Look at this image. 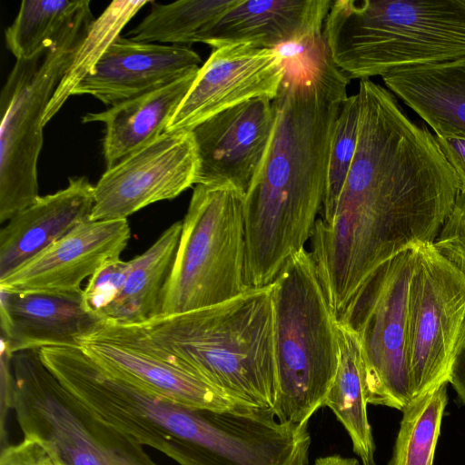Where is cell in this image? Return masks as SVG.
<instances>
[{"mask_svg":"<svg viewBox=\"0 0 465 465\" xmlns=\"http://www.w3.org/2000/svg\"><path fill=\"white\" fill-rule=\"evenodd\" d=\"M447 401V384L410 401L402 411L389 465L433 464Z\"/></svg>","mask_w":465,"mask_h":465,"instance_id":"cell-26","label":"cell"},{"mask_svg":"<svg viewBox=\"0 0 465 465\" xmlns=\"http://www.w3.org/2000/svg\"><path fill=\"white\" fill-rule=\"evenodd\" d=\"M198 161L191 131L165 132L106 169L94 186L90 221L124 220L195 184Z\"/></svg>","mask_w":465,"mask_h":465,"instance_id":"cell-11","label":"cell"},{"mask_svg":"<svg viewBox=\"0 0 465 465\" xmlns=\"http://www.w3.org/2000/svg\"><path fill=\"white\" fill-rule=\"evenodd\" d=\"M433 245L465 275V193H460Z\"/></svg>","mask_w":465,"mask_h":465,"instance_id":"cell-30","label":"cell"},{"mask_svg":"<svg viewBox=\"0 0 465 465\" xmlns=\"http://www.w3.org/2000/svg\"><path fill=\"white\" fill-rule=\"evenodd\" d=\"M338 341L339 365L323 407L329 408L346 430L361 464L376 465L375 444L363 388L361 347L353 331L339 321Z\"/></svg>","mask_w":465,"mask_h":465,"instance_id":"cell-23","label":"cell"},{"mask_svg":"<svg viewBox=\"0 0 465 465\" xmlns=\"http://www.w3.org/2000/svg\"><path fill=\"white\" fill-rule=\"evenodd\" d=\"M276 391L273 414L307 424L339 365L338 319L310 251L292 256L272 282Z\"/></svg>","mask_w":465,"mask_h":465,"instance_id":"cell-5","label":"cell"},{"mask_svg":"<svg viewBox=\"0 0 465 465\" xmlns=\"http://www.w3.org/2000/svg\"><path fill=\"white\" fill-rule=\"evenodd\" d=\"M4 352L3 398L24 437L45 444L63 465H158L143 446L82 408L44 364L39 350Z\"/></svg>","mask_w":465,"mask_h":465,"instance_id":"cell-7","label":"cell"},{"mask_svg":"<svg viewBox=\"0 0 465 465\" xmlns=\"http://www.w3.org/2000/svg\"><path fill=\"white\" fill-rule=\"evenodd\" d=\"M272 100L274 126L244 199L246 282H274L311 240L322 209L331 140L350 79L332 62L323 35L293 46Z\"/></svg>","mask_w":465,"mask_h":465,"instance_id":"cell-2","label":"cell"},{"mask_svg":"<svg viewBox=\"0 0 465 465\" xmlns=\"http://www.w3.org/2000/svg\"><path fill=\"white\" fill-rule=\"evenodd\" d=\"M0 465H63L54 452L39 440L24 437L16 444L4 448Z\"/></svg>","mask_w":465,"mask_h":465,"instance_id":"cell-31","label":"cell"},{"mask_svg":"<svg viewBox=\"0 0 465 465\" xmlns=\"http://www.w3.org/2000/svg\"><path fill=\"white\" fill-rule=\"evenodd\" d=\"M435 138L459 179L460 193H465V138L440 135Z\"/></svg>","mask_w":465,"mask_h":465,"instance_id":"cell-32","label":"cell"},{"mask_svg":"<svg viewBox=\"0 0 465 465\" xmlns=\"http://www.w3.org/2000/svg\"><path fill=\"white\" fill-rule=\"evenodd\" d=\"M273 126L272 100L257 97L193 128L198 161L195 184L228 185L246 195L262 166Z\"/></svg>","mask_w":465,"mask_h":465,"instance_id":"cell-13","label":"cell"},{"mask_svg":"<svg viewBox=\"0 0 465 465\" xmlns=\"http://www.w3.org/2000/svg\"><path fill=\"white\" fill-rule=\"evenodd\" d=\"M449 383L451 384L460 401L465 404V322L457 344Z\"/></svg>","mask_w":465,"mask_h":465,"instance_id":"cell-33","label":"cell"},{"mask_svg":"<svg viewBox=\"0 0 465 465\" xmlns=\"http://www.w3.org/2000/svg\"><path fill=\"white\" fill-rule=\"evenodd\" d=\"M83 1H22L16 18L5 31L6 47L16 60L31 58L78 10Z\"/></svg>","mask_w":465,"mask_h":465,"instance_id":"cell-27","label":"cell"},{"mask_svg":"<svg viewBox=\"0 0 465 465\" xmlns=\"http://www.w3.org/2000/svg\"><path fill=\"white\" fill-rule=\"evenodd\" d=\"M323 37L350 80L452 61L465 56V0L332 1Z\"/></svg>","mask_w":465,"mask_h":465,"instance_id":"cell-4","label":"cell"},{"mask_svg":"<svg viewBox=\"0 0 465 465\" xmlns=\"http://www.w3.org/2000/svg\"><path fill=\"white\" fill-rule=\"evenodd\" d=\"M358 94L348 96L336 119L331 140L326 190L320 219L330 223L355 154L359 128Z\"/></svg>","mask_w":465,"mask_h":465,"instance_id":"cell-28","label":"cell"},{"mask_svg":"<svg viewBox=\"0 0 465 465\" xmlns=\"http://www.w3.org/2000/svg\"><path fill=\"white\" fill-rule=\"evenodd\" d=\"M93 335L153 353L239 402L272 411V283L250 287L216 305L139 324L104 322Z\"/></svg>","mask_w":465,"mask_h":465,"instance_id":"cell-3","label":"cell"},{"mask_svg":"<svg viewBox=\"0 0 465 465\" xmlns=\"http://www.w3.org/2000/svg\"><path fill=\"white\" fill-rule=\"evenodd\" d=\"M182 221L171 224L130 267L120 298L106 322L139 324L162 315L163 292L175 259Z\"/></svg>","mask_w":465,"mask_h":465,"instance_id":"cell-22","label":"cell"},{"mask_svg":"<svg viewBox=\"0 0 465 465\" xmlns=\"http://www.w3.org/2000/svg\"><path fill=\"white\" fill-rule=\"evenodd\" d=\"M131 238L127 219L88 221L0 280L6 292H66L81 289L104 262L119 258Z\"/></svg>","mask_w":465,"mask_h":465,"instance_id":"cell-14","label":"cell"},{"mask_svg":"<svg viewBox=\"0 0 465 465\" xmlns=\"http://www.w3.org/2000/svg\"><path fill=\"white\" fill-rule=\"evenodd\" d=\"M244 199L232 186H194L163 289L162 315L216 305L250 288Z\"/></svg>","mask_w":465,"mask_h":465,"instance_id":"cell-8","label":"cell"},{"mask_svg":"<svg viewBox=\"0 0 465 465\" xmlns=\"http://www.w3.org/2000/svg\"><path fill=\"white\" fill-rule=\"evenodd\" d=\"M331 0H238L216 22L201 31L194 43L213 49L244 44L277 48L320 36Z\"/></svg>","mask_w":465,"mask_h":465,"instance_id":"cell-17","label":"cell"},{"mask_svg":"<svg viewBox=\"0 0 465 465\" xmlns=\"http://www.w3.org/2000/svg\"><path fill=\"white\" fill-rule=\"evenodd\" d=\"M285 71L284 59L275 48L238 44L213 49L166 132L191 131L208 118L257 97L273 100Z\"/></svg>","mask_w":465,"mask_h":465,"instance_id":"cell-12","label":"cell"},{"mask_svg":"<svg viewBox=\"0 0 465 465\" xmlns=\"http://www.w3.org/2000/svg\"><path fill=\"white\" fill-rule=\"evenodd\" d=\"M129 261L120 257L104 262L89 279L84 291L86 309L104 323L121 296L129 272Z\"/></svg>","mask_w":465,"mask_h":465,"instance_id":"cell-29","label":"cell"},{"mask_svg":"<svg viewBox=\"0 0 465 465\" xmlns=\"http://www.w3.org/2000/svg\"><path fill=\"white\" fill-rule=\"evenodd\" d=\"M313 465H360L358 460L341 455H331L317 459Z\"/></svg>","mask_w":465,"mask_h":465,"instance_id":"cell-34","label":"cell"},{"mask_svg":"<svg viewBox=\"0 0 465 465\" xmlns=\"http://www.w3.org/2000/svg\"><path fill=\"white\" fill-rule=\"evenodd\" d=\"M90 1L29 59L16 60L1 91L0 223L31 205L38 193L37 161L44 115L94 21Z\"/></svg>","mask_w":465,"mask_h":465,"instance_id":"cell-6","label":"cell"},{"mask_svg":"<svg viewBox=\"0 0 465 465\" xmlns=\"http://www.w3.org/2000/svg\"><path fill=\"white\" fill-rule=\"evenodd\" d=\"M381 77L388 90L412 109L435 135L465 138V56L398 68Z\"/></svg>","mask_w":465,"mask_h":465,"instance_id":"cell-21","label":"cell"},{"mask_svg":"<svg viewBox=\"0 0 465 465\" xmlns=\"http://www.w3.org/2000/svg\"><path fill=\"white\" fill-rule=\"evenodd\" d=\"M465 322V275L432 244L413 249L407 360L412 399L449 383Z\"/></svg>","mask_w":465,"mask_h":465,"instance_id":"cell-10","label":"cell"},{"mask_svg":"<svg viewBox=\"0 0 465 465\" xmlns=\"http://www.w3.org/2000/svg\"><path fill=\"white\" fill-rule=\"evenodd\" d=\"M201 63L200 55L186 45L141 43L120 36L72 95H92L113 106L195 73Z\"/></svg>","mask_w":465,"mask_h":465,"instance_id":"cell-15","label":"cell"},{"mask_svg":"<svg viewBox=\"0 0 465 465\" xmlns=\"http://www.w3.org/2000/svg\"><path fill=\"white\" fill-rule=\"evenodd\" d=\"M413 250L381 266L338 320L358 337L368 404L403 411L412 399L407 360L408 292Z\"/></svg>","mask_w":465,"mask_h":465,"instance_id":"cell-9","label":"cell"},{"mask_svg":"<svg viewBox=\"0 0 465 465\" xmlns=\"http://www.w3.org/2000/svg\"><path fill=\"white\" fill-rule=\"evenodd\" d=\"M199 71V70H198ZM197 72L100 113H88L82 123L105 125L103 154L106 169L147 146L163 133L193 85Z\"/></svg>","mask_w":465,"mask_h":465,"instance_id":"cell-20","label":"cell"},{"mask_svg":"<svg viewBox=\"0 0 465 465\" xmlns=\"http://www.w3.org/2000/svg\"><path fill=\"white\" fill-rule=\"evenodd\" d=\"M94 202L88 179L71 177L67 187L39 196L7 221L0 231V280L90 221Z\"/></svg>","mask_w":465,"mask_h":465,"instance_id":"cell-18","label":"cell"},{"mask_svg":"<svg viewBox=\"0 0 465 465\" xmlns=\"http://www.w3.org/2000/svg\"><path fill=\"white\" fill-rule=\"evenodd\" d=\"M79 346L103 365L180 405L217 411L256 408L233 400L194 372L153 353L94 335L80 340Z\"/></svg>","mask_w":465,"mask_h":465,"instance_id":"cell-19","label":"cell"},{"mask_svg":"<svg viewBox=\"0 0 465 465\" xmlns=\"http://www.w3.org/2000/svg\"><path fill=\"white\" fill-rule=\"evenodd\" d=\"M355 154L332 220L318 218L311 255L339 320L385 262L436 241L460 193L435 135L387 88L360 81Z\"/></svg>","mask_w":465,"mask_h":465,"instance_id":"cell-1","label":"cell"},{"mask_svg":"<svg viewBox=\"0 0 465 465\" xmlns=\"http://www.w3.org/2000/svg\"><path fill=\"white\" fill-rule=\"evenodd\" d=\"M153 2L113 1L97 18L94 19L47 105L43 120L44 125L58 113L76 85L93 72L106 50L120 37L128 22L140 9Z\"/></svg>","mask_w":465,"mask_h":465,"instance_id":"cell-24","label":"cell"},{"mask_svg":"<svg viewBox=\"0 0 465 465\" xmlns=\"http://www.w3.org/2000/svg\"><path fill=\"white\" fill-rule=\"evenodd\" d=\"M238 0H180L163 5L153 2L149 14L128 33L141 43L173 45L193 44L196 35L216 22Z\"/></svg>","mask_w":465,"mask_h":465,"instance_id":"cell-25","label":"cell"},{"mask_svg":"<svg viewBox=\"0 0 465 465\" xmlns=\"http://www.w3.org/2000/svg\"><path fill=\"white\" fill-rule=\"evenodd\" d=\"M2 349L7 355L45 347H80L104 322L90 312L82 289L66 292L1 290Z\"/></svg>","mask_w":465,"mask_h":465,"instance_id":"cell-16","label":"cell"}]
</instances>
